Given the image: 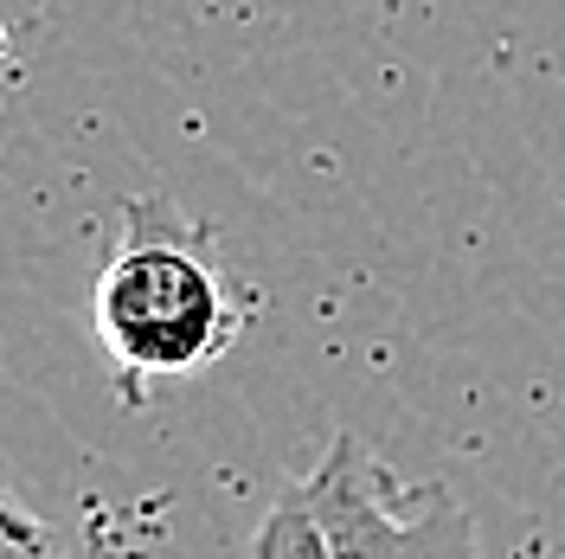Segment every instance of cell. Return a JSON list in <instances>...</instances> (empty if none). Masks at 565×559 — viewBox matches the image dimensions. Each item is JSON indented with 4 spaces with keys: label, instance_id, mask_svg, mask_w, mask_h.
Wrapping results in <instances>:
<instances>
[{
    "label": "cell",
    "instance_id": "obj_2",
    "mask_svg": "<svg viewBox=\"0 0 565 559\" xmlns=\"http://www.w3.org/2000/svg\"><path fill=\"white\" fill-rule=\"evenodd\" d=\"M334 559H482L476 515L450 483H392V470L341 431L296 483Z\"/></svg>",
    "mask_w": 565,
    "mask_h": 559
},
{
    "label": "cell",
    "instance_id": "obj_1",
    "mask_svg": "<svg viewBox=\"0 0 565 559\" xmlns=\"http://www.w3.org/2000/svg\"><path fill=\"white\" fill-rule=\"evenodd\" d=\"M245 321L250 296L225 277L206 225L180 219L161 193L129 200L122 245L97 277V335L122 386L200 373L245 335Z\"/></svg>",
    "mask_w": 565,
    "mask_h": 559
},
{
    "label": "cell",
    "instance_id": "obj_3",
    "mask_svg": "<svg viewBox=\"0 0 565 559\" xmlns=\"http://www.w3.org/2000/svg\"><path fill=\"white\" fill-rule=\"evenodd\" d=\"M250 559H334V553H328V540H321L309 502L289 489L277 508L257 521V534H250Z\"/></svg>",
    "mask_w": 565,
    "mask_h": 559
},
{
    "label": "cell",
    "instance_id": "obj_4",
    "mask_svg": "<svg viewBox=\"0 0 565 559\" xmlns=\"http://www.w3.org/2000/svg\"><path fill=\"white\" fill-rule=\"evenodd\" d=\"M0 559H58V547H52V534L7 495L0 502Z\"/></svg>",
    "mask_w": 565,
    "mask_h": 559
}]
</instances>
